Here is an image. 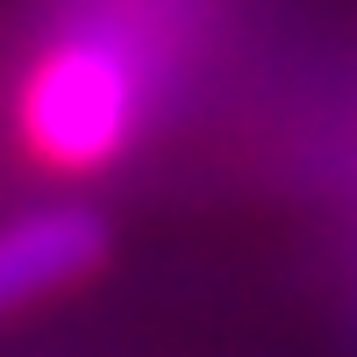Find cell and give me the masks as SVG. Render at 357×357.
<instances>
[{"instance_id": "1", "label": "cell", "mask_w": 357, "mask_h": 357, "mask_svg": "<svg viewBox=\"0 0 357 357\" xmlns=\"http://www.w3.org/2000/svg\"><path fill=\"white\" fill-rule=\"evenodd\" d=\"M143 122V79L122 36L79 29L29 57L15 93V136L43 172H100L129 151Z\"/></svg>"}, {"instance_id": "2", "label": "cell", "mask_w": 357, "mask_h": 357, "mask_svg": "<svg viewBox=\"0 0 357 357\" xmlns=\"http://www.w3.org/2000/svg\"><path fill=\"white\" fill-rule=\"evenodd\" d=\"M114 236L93 207H36V215L0 222V321L86 286L107 264Z\"/></svg>"}]
</instances>
